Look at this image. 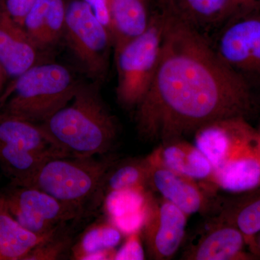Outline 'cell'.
Returning <instances> with one entry per match:
<instances>
[{
    "label": "cell",
    "instance_id": "cell-1",
    "mask_svg": "<svg viewBox=\"0 0 260 260\" xmlns=\"http://www.w3.org/2000/svg\"><path fill=\"white\" fill-rule=\"evenodd\" d=\"M161 13L158 68L135 108L140 136L164 143L220 119H247L255 106L247 80L220 59L196 27L169 10Z\"/></svg>",
    "mask_w": 260,
    "mask_h": 260
},
{
    "label": "cell",
    "instance_id": "cell-2",
    "mask_svg": "<svg viewBox=\"0 0 260 260\" xmlns=\"http://www.w3.org/2000/svg\"><path fill=\"white\" fill-rule=\"evenodd\" d=\"M98 83H80L71 101L39 124L54 144L70 157L105 155L115 145L117 123L103 101Z\"/></svg>",
    "mask_w": 260,
    "mask_h": 260
},
{
    "label": "cell",
    "instance_id": "cell-3",
    "mask_svg": "<svg viewBox=\"0 0 260 260\" xmlns=\"http://www.w3.org/2000/svg\"><path fill=\"white\" fill-rule=\"evenodd\" d=\"M79 84L63 65L34 64L7 87L0 113L42 124L71 101Z\"/></svg>",
    "mask_w": 260,
    "mask_h": 260
},
{
    "label": "cell",
    "instance_id": "cell-4",
    "mask_svg": "<svg viewBox=\"0 0 260 260\" xmlns=\"http://www.w3.org/2000/svg\"><path fill=\"white\" fill-rule=\"evenodd\" d=\"M116 162V157L109 155L99 160L94 157L51 159L24 186L37 188L83 214L87 205L102 203L104 178Z\"/></svg>",
    "mask_w": 260,
    "mask_h": 260
},
{
    "label": "cell",
    "instance_id": "cell-5",
    "mask_svg": "<svg viewBox=\"0 0 260 260\" xmlns=\"http://www.w3.org/2000/svg\"><path fill=\"white\" fill-rule=\"evenodd\" d=\"M65 157L39 124L0 113V169L10 184L25 185L44 162Z\"/></svg>",
    "mask_w": 260,
    "mask_h": 260
},
{
    "label": "cell",
    "instance_id": "cell-6",
    "mask_svg": "<svg viewBox=\"0 0 260 260\" xmlns=\"http://www.w3.org/2000/svg\"><path fill=\"white\" fill-rule=\"evenodd\" d=\"M162 13L152 15L144 32L114 49L118 102L136 108L148 92L158 68L162 37Z\"/></svg>",
    "mask_w": 260,
    "mask_h": 260
},
{
    "label": "cell",
    "instance_id": "cell-7",
    "mask_svg": "<svg viewBox=\"0 0 260 260\" xmlns=\"http://www.w3.org/2000/svg\"><path fill=\"white\" fill-rule=\"evenodd\" d=\"M63 37L85 73L94 82L102 81L107 73L112 38L84 0L67 3Z\"/></svg>",
    "mask_w": 260,
    "mask_h": 260
},
{
    "label": "cell",
    "instance_id": "cell-8",
    "mask_svg": "<svg viewBox=\"0 0 260 260\" xmlns=\"http://www.w3.org/2000/svg\"><path fill=\"white\" fill-rule=\"evenodd\" d=\"M0 203L20 225L39 236H50L83 215L77 208L32 186L10 184L0 191Z\"/></svg>",
    "mask_w": 260,
    "mask_h": 260
},
{
    "label": "cell",
    "instance_id": "cell-9",
    "mask_svg": "<svg viewBox=\"0 0 260 260\" xmlns=\"http://www.w3.org/2000/svg\"><path fill=\"white\" fill-rule=\"evenodd\" d=\"M215 49L228 66L244 78H260V11L229 20Z\"/></svg>",
    "mask_w": 260,
    "mask_h": 260
},
{
    "label": "cell",
    "instance_id": "cell-10",
    "mask_svg": "<svg viewBox=\"0 0 260 260\" xmlns=\"http://www.w3.org/2000/svg\"><path fill=\"white\" fill-rule=\"evenodd\" d=\"M187 216L167 200L152 196L141 229L150 259L168 260L174 256L184 240Z\"/></svg>",
    "mask_w": 260,
    "mask_h": 260
},
{
    "label": "cell",
    "instance_id": "cell-11",
    "mask_svg": "<svg viewBox=\"0 0 260 260\" xmlns=\"http://www.w3.org/2000/svg\"><path fill=\"white\" fill-rule=\"evenodd\" d=\"M195 145L213 171L259 139V133L244 118H229L205 124L194 133Z\"/></svg>",
    "mask_w": 260,
    "mask_h": 260
},
{
    "label": "cell",
    "instance_id": "cell-12",
    "mask_svg": "<svg viewBox=\"0 0 260 260\" xmlns=\"http://www.w3.org/2000/svg\"><path fill=\"white\" fill-rule=\"evenodd\" d=\"M148 161L149 189L159 193L162 198L175 205L186 215L219 210L220 206L214 197L213 186L209 184L203 185L194 179L184 177L149 160Z\"/></svg>",
    "mask_w": 260,
    "mask_h": 260
},
{
    "label": "cell",
    "instance_id": "cell-13",
    "mask_svg": "<svg viewBox=\"0 0 260 260\" xmlns=\"http://www.w3.org/2000/svg\"><path fill=\"white\" fill-rule=\"evenodd\" d=\"M246 247L245 236L239 229L215 218L203 237L183 257L189 260L256 259L251 252L246 251Z\"/></svg>",
    "mask_w": 260,
    "mask_h": 260
},
{
    "label": "cell",
    "instance_id": "cell-14",
    "mask_svg": "<svg viewBox=\"0 0 260 260\" xmlns=\"http://www.w3.org/2000/svg\"><path fill=\"white\" fill-rule=\"evenodd\" d=\"M153 164L197 181L212 184L213 167L209 159L195 145L184 139H175L160 143L147 156ZM215 188V187H214Z\"/></svg>",
    "mask_w": 260,
    "mask_h": 260
},
{
    "label": "cell",
    "instance_id": "cell-15",
    "mask_svg": "<svg viewBox=\"0 0 260 260\" xmlns=\"http://www.w3.org/2000/svg\"><path fill=\"white\" fill-rule=\"evenodd\" d=\"M37 47L23 26L17 23L0 0V62L15 78L37 64Z\"/></svg>",
    "mask_w": 260,
    "mask_h": 260
},
{
    "label": "cell",
    "instance_id": "cell-16",
    "mask_svg": "<svg viewBox=\"0 0 260 260\" xmlns=\"http://www.w3.org/2000/svg\"><path fill=\"white\" fill-rule=\"evenodd\" d=\"M212 184L233 194L260 186V138L242 153L213 171Z\"/></svg>",
    "mask_w": 260,
    "mask_h": 260
},
{
    "label": "cell",
    "instance_id": "cell-17",
    "mask_svg": "<svg viewBox=\"0 0 260 260\" xmlns=\"http://www.w3.org/2000/svg\"><path fill=\"white\" fill-rule=\"evenodd\" d=\"M64 0H37L27 15L23 27L39 50L51 48L64 34Z\"/></svg>",
    "mask_w": 260,
    "mask_h": 260
},
{
    "label": "cell",
    "instance_id": "cell-18",
    "mask_svg": "<svg viewBox=\"0 0 260 260\" xmlns=\"http://www.w3.org/2000/svg\"><path fill=\"white\" fill-rule=\"evenodd\" d=\"M114 49L148 28L152 15L149 0H109Z\"/></svg>",
    "mask_w": 260,
    "mask_h": 260
},
{
    "label": "cell",
    "instance_id": "cell-19",
    "mask_svg": "<svg viewBox=\"0 0 260 260\" xmlns=\"http://www.w3.org/2000/svg\"><path fill=\"white\" fill-rule=\"evenodd\" d=\"M122 236V232L110 220L92 224L72 246V257L78 260L112 259Z\"/></svg>",
    "mask_w": 260,
    "mask_h": 260
},
{
    "label": "cell",
    "instance_id": "cell-20",
    "mask_svg": "<svg viewBox=\"0 0 260 260\" xmlns=\"http://www.w3.org/2000/svg\"><path fill=\"white\" fill-rule=\"evenodd\" d=\"M217 220L237 228L246 242L260 232V186L221 203Z\"/></svg>",
    "mask_w": 260,
    "mask_h": 260
},
{
    "label": "cell",
    "instance_id": "cell-21",
    "mask_svg": "<svg viewBox=\"0 0 260 260\" xmlns=\"http://www.w3.org/2000/svg\"><path fill=\"white\" fill-rule=\"evenodd\" d=\"M51 235H37L25 229L0 203V260H25L34 248Z\"/></svg>",
    "mask_w": 260,
    "mask_h": 260
},
{
    "label": "cell",
    "instance_id": "cell-22",
    "mask_svg": "<svg viewBox=\"0 0 260 260\" xmlns=\"http://www.w3.org/2000/svg\"><path fill=\"white\" fill-rule=\"evenodd\" d=\"M150 164L147 157L118 161L107 172L101 190V200L112 191L138 189L148 190Z\"/></svg>",
    "mask_w": 260,
    "mask_h": 260
},
{
    "label": "cell",
    "instance_id": "cell-23",
    "mask_svg": "<svg viewBox=\"0 0 260 260\" xmlns=\"http://www.w3.org/2000/svg\"><path fill=\"white\" fill-rule=\"evenodd\" d=\"M229 0H179L171 9L183 20L196 27L225 20Z\"/></svg>",
    "mask_w": 260,
    "mask_h": 260
},
{
    "label": "cell",
    "instance_id": "cell-24",
    "mask_svg": "<svg viewBox=\"0 0 260 260\" xmlns=\"http://www.w3.org/2000/svg\"><path fill=\"white\" fill-rule=\"evenodd\" d=\"M152 194L148 190L126 189L112 191L104 198L110 220L148 211Z\"/></svg>",
    "mask_w": 260,
    "mask_h": 260
},
{
    "label": "cell",
    "instance_id": "cell-25",
    "mask_svg": "<svg viewBox=\"0 0 260 260\" xmlns=\"http://www.w3.org/2000/svg\"><path fill=\"white\" fill-rule=\"evenodd\" d=\"M64 228L56 231L43 241L26 256L25 260L59 259L67 251L71 250L72 239Z\"/></svg>",
    "mask_w": 260,
    "mask_h": 260
},
{
    "label": "cell",
    "instance_id": "cell-26",
    "mask_svg": "<svg viewBox=\"0 0 260 260\" xmlns=\"http://www.w3.org/2000/svg\"><path fill=\"white\" fill-rule=\"evenodd\" d=\"M141 231L127 235L125 242L115 251L112 259L143 260L145 259V251L141 239Z\"/></svg>",
    "mask_w": 260,
    "mask_h": 260
},
{
    "label": "cell",
    "instance_id": "cell-27",
    "mask_svg": "<svg viewBox=\"0 0 260 260\" xmlns=\"http://www.w3.org/2000/svg\"><path fill=\"white\" fill-rule=\"evenodd\" d=\"M258 11H260V0H229L225 20H232Z\"/></svg>",
    "mask_w": 260,
    "mask_h": 260
},
{
    "label": "cell",
    "instance_id": "cell-28",
    "mask_svg": "<svg viewBox=\"0 0 260 260\" xmlns=\"http://www.w3.org/2000/svg\"><path fill=\"white\" fill-rule=\"evenodd\" d=\"M36 1L37 0H2L10 16L22 26Z\"/></svg>",
    "mask_w": 260,
    "mask_h": 260
},
{
    "label": "cell",
    "instance_id": "cell-29",
    "mask_svg": "<svg viewBox=\"0 0 260 260\" xmlns=\"http://www.w3.org/2000/svg\"><path fill=\"white\" fill-rule=\"evenodd\" d=\"M84 1L88 5L98 20L109 30L112 38L109 0H84Z\"/></svg>",
    "mask_w": 260,
    "mask_h": 260
},
{
    "label": "cell",
    "instance_id": "cell-30",
    "mask_svg": "<svg viewBox=\"0 0 260 260\" xmlns=\"http://www.w3.org/2000/svg\"><path fill=\"white\" fill-rule=\"evenodd\" d=\"M249 251L256 259H260V232L247 241Z\"/></svg>",
    "mask_w": 260,
    "mask_h": 260
},
{
    "label": "cell",
    "instance_id": "cell-31",
    "mask_svg": "<svg viewBox=\"0 0 260 260\" xmlns=\"http://www.w3.org/2000/svg\"><path fill=\"white\" fill-rule=\"evenodd\" d=\"M9 75L5 70L4 67L0 62V99L3 97V94L5 92L7 88V82H8Z\"/></svg>",
    "mask_w": 260,
    "mask_h": 260
},
{
    "label": "cell",
    "instance_id": "cell-32",
    "mask_svg": "<svg viewBox=\"0 0 260 260\" xmlns=\"http://www.w3.org/2000/svg\"><path fill=\"white\" fill-rule=\"evenodd\" d=\"M179 0H158L162 7V10L171 9Z\"/></svg>",
    "mask_w": 260,
    "mask_h": 260
},
{
    "label": "cell",
    "instance_id": "cell-33",
    "mask_svg": "<svg viewBox=\"0 0 260 260\" xmlns=\"http://www.w3.org/2000/svg\"><path fill=\"white\" fill-rule=\"evenodd\" d=\"M258 133H259V138H260V130H259V131H258Z\"/></svg>",
    "mask_w": 260,
    "mask_h": 260
}]
</instances>
